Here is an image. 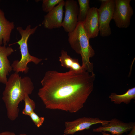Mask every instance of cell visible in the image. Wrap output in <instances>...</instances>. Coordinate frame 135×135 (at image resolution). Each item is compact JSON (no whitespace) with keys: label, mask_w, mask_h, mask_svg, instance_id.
I'll return each instance as SVG.
<instances>
[{"label":"cell","mask_w":135,"mask_h":135,"mask_svg":"<svg viewBox=\"0 0 135 135\" xmlns=\"http://www.w3.org/2000/svg\"><path fill=\"white\" fill-rule=\"evenodd\" d=\"M65 2L63 0L45 16L42 24L45 28L51 30L62 27Z\"/></svg>","instance_id":"30bf717a"},{"label":"cell","mask_w":135,"mask_h":135,"mask_svg":"<svg viewBox=\"0 0 135 135\" xmlns=\"http://www.w3.org/2000/svg\"><path fill=\"white\" fill-rule=\"evenodd\" d=\"M101 3L100 7L98 9L99 33L102 37H108L112 33L110 24L113 19L114 0H107Z\"/></svg>","instance_id":"8992f818"},{"label":"cell","mask_w":135,"mask_h":135,"mask_svg":"<svg viewBox=\"0 0 135 135\" xmlns=\"http://www.w3.org/2000/svg\"></svg>","instance_id":"cb8c5ba5"},{"label":"cell","mask_w":135,"mask_h":135,"mask_svg":"<svg viewBox=\"0 0 135 135\" xmlns=\"http://www.w3.org/2000/svg\"><path fill=\"white\" fill-rule=\"evenodd\" d=\"M23 100L24 102L25 107L22 110V114L26 116H29L30 114L34 111L36 108V103L28 94L26 95Z\"/></svg>","instance_id":"e0dca14e"},{"label":"cell","mask_w":135,"mask_h":135,"mask_svg":"<svg viewBox=\"0 0 135 135\" xmlns=\"http://www.w3.org/2000/svg\"><path fill=\"white\" fill-rule=\"evenodd\" d=\"M59 61L62 66L67 68H70V70L79 72L85 70L80 65L78 59L72 58L68 54L67 52L64 50L61 51Z\"/></svg>","instance_id":"5bb4252c"},{"label":"cell","mask_w":135,"mask_h":135,"mask_svg":"<svg viewBox=\"0 0 135 135\" xmlns=\"http://www.w3.org/2000/svg\"><path fill=\"white\" fill-rule=\"evenodd\" d=\"M103 135H110V134L106 133V132H101Z\"/></svg>","instance_id":"7402d4cb"},{"label":"cell","mask_w":135,"mask_h":135,"mask_svg":"<svg viewBox=\"0 0 135 135\" xmlns=\"http://www.w3.org/2000/svg\"><path fill=\"white\" fill-rule=\"evenodd\" d=\"M63 0H43L42 7L43 11L47 12H50Z\"/></svg>","instance_id":"ac0fdd59"},{"label":"cell","mask_w":135,"mask_h":135,"mask_svg":"<svg viewBox=\"0 0 135 135\" xmlns=\"http://www.w3.org/2000/svg\"><path fill=\"white\" fill-rule=\"evenodd\" d=\"M82 22L84 30L90 39L97 37L99 33L98 9L95 7L90 8Z\"/></svg>","instance_id":"8fae6325"},{"label":"cell","mask_w":135,"mask_h":135,"mask_svg":"<svg viewBox=\"0 0 135 135\" xmlns=\"http://www.w3.org/2000/svg\"><path fill=\"white\" fill-rule=\"evenodd\" d=\"M79 4V13L78 17V22H83L85 20L87 14L90 8V0H78Z\"/></svg>","instance_id":"2e32d148"},{"label":"cell","mask_w":135,"mask_h":135,"mask_svg":"<svg viewBox=\"0 0 135 135\" xmlns=\"http://www.w3.org/2000/svg\"><path fill=\"white\" fill-rule=\"evenodd\" d=\"M5 84L2 99L6 106L8 118L13 121L18 116L20 103L24 100L26 94L29 95L32 94L34 87L29 77L22 78L18 73L16 72L11 74Z\"/></svg>","instance_id":"7a4b0ae2"},{"label":"cell","mask_w":135,"mask_h":135,"mask_svg":"<svg viewBox=\"0 0 135 135\" xmlns=\"http://www.w3.org/2000/svg\"><path fill=\"white\" fill-rule=\"evenodd\" d=\"M19 135H28L27 134H25L23 133V134H19Z\"/></svg>","instance_id":"603a6c76"},{"label":"cell","mask_w":135,"mask_h":135,"mask_svg":"<svg viewBox=\"0 0 135 135\" xmlns=\"http://www.w3.org/2000/svg\"><path fill=\"white\" fill-rule=\"evenodd\" d=\"M13 22H10L6 18L4 11L0 9V46H6L10 42L11 34L14 29Z\"/></svg>","instance_id":"4fadbf2b"},{"label":"cell","mask_w":135,"mask_h":135,"mask_svg":"<svg viewBox=\"0 0 135 135\" xmlns=\"http://www.w3.org/2000/svg\"><path fill=\"white\" fill-rule=\"evenodd\" d=\"M68 36L71 47L81 56L82 66L86 70L94 73L93 64L90 62V59L94 56L95 52L90 44V39L84 30L82 22H78L75 29L68 33Z\"/></svg>","instance_id":"3957f363"},{"label":"cell","mask_w":135,"mask_h":135,"mask_svg":"<svg viewBox=\"0 0 135 135\" xmlns=\"http://www.w3.org/2000/svg\"><path fill=\"white\" fill-rule=\"evenodd\" d=\"M29 116L35 125L38 128H40L42 126L44 120V117H39L34 111L32 112Z\"/></svg>","instance_id":"d6986e66"},{"label":"cell","mask_w":135,"mask_h":135,"mask_svg":"<svg viewBox=\"0 0 135 135\" xmlns=\"http://www.w3.org/2000/svg\"><path fill=\"white\" fill-rule=\"evenodd\" d=\"M65 12L62 27L68 33L72 32L76 28L78 22L79 6L74 0H67L65 2Z\"/></svg>","instance_id":"ba28073f"},{"label":"cell","mask_w":135,"mask_h":135,"mask_svg":"<svg viewBox=\"0 0 135 135\" xmlns=\"http://www.w3.org/2000/svg\"><path fill=\"white\" fill-rule=\"evenodd\" d=\"M0 135H16V134L13 132L9 131H5L0 133Z\"/></svg>","instance_id":"ffe728a7"},{"label":"cell","mask_w":135,"mask_h":135,"mask_svg":"<svg viewBox=\"0 0 135 135\" xmlns=\"http://www.w3.org/2000/svg\"><path fill=\"white\" fill-rule=\"evenodd\" d=\"M131 0H115L113 19L116 26L120 28H128L134 14L130 5Z\"/></svg>","instance_id":"5b68a950"},{"label":"cell","mask_w":135,"mask_h":135,"mask_svg":"<svg viewBox=\"0 0 135 135\" xmlns=\"http://www.w3.org/2000/svg\"><path fill=\"white\" fill-rule=\"evenodd\" d=\"M109 98L110 99L111 101L115 104H120L122 103L128 104L132 100L135 99V88L129 89L122 94L118 95L114 92L112 93Z\"/></svg>","instance_id":"9a60e30c"},{"label":"cell","mask_w":135,"mask_h":135,"mask_svg":"<svg viewBox=\"0 0 135 135\" xmlns=\"http://www.w3.org/2000/svg\"><path fill=\"white\" fill-rule=\"evenodd\" d=\"M14 51L11 47L0 46V82L6 84L7 76L13 70L8 57Z\"/></svg>","instance_id":"7c38bea8"},{"label":"cell","mask_w":135,"mask_h":135,"mask_svg":"<svg viewBox=\"0 0 135 135\" xmlns=\"http://www.w3.org/2000/svg\"><path fill=\"white\" fill-rule=\"evenodd\" d=\"M38 27V26H36L32 28L31 26L29 25L24 30L20 26L16 28L21 36V38L15 44L20 46L21 58L20 60L14 61L11 65L13 70L16 73L22 72L27 74L29 70L27 66L29 63L33 62L37 64L42 60V59L31 56L29 53L28 48V42L29 38L35 33Z\"/></svg>","instance_id":"277c9868"},{"label":"cell","mask_w":135,"mask_h":135,"mask_svg":"<svg viewBox=\"0 0 135 135\" xmlns=\"http://www.w3.org/2000/svg\"><path fill=\"white\" fill-rule=\"evenodd\" d=\"M130 131V133L127 135H135V126Z\"/></svg>","instance_id":"44dd1931"},{"label":"cell","mask_w":135,"mask_h":135,"mask_svg":"<svg viewBox=\"0 0 135 135\" xmlns=\"http://www.w3.org/2000/svg\"><path fill=\"white\" fill-rule=\"evenodd\" d=\"M110 120H101L98 118L84 117L72 121L65 122L64 133L66 135H73L79 131L88 129L92 126L98 124H107Z\"/></svg>","instance_id":"52a82bcc"},{"label":"cell","mask_w":135,"mask_h":135,"mask_svg":"<svg viewBox=\"0 0 135 135\" xmlns=\"http://www.w3.org/2000/svg\"><path fill=\"white\" fill-rule=\"evenodd\" d=\"M95 78L94 73L85 70L48 71L41 82L38 95L47 109L75 113L83 107L92 92Z\"/></svg>","instance_id":"6da1fadb"},{"label":"cell","mask_w":135,"mask_h":135,"mask_svg":"<svg viewBox=\"0 0 135 135\" xmlns=\"http://www.w3.org/2000/svg\"><path fill=\"white\" fill-rule=\"evenodd\" d=\"M134 126L135 122L125 123L114 118L110 120L108 124L94 128L93 131L95 132H108L113 135H121L130 131Z\"/></svg>","instance_id":"9c48e42d"}]
</instances>
